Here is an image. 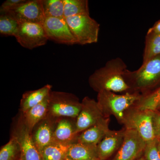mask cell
<instances>
[{
  "label": "cell",
  "mask_w": 160,
  "mask_h": 160,
  "mask_svg": "<svg viewBox=\"0 0 160 160\" xmlns=\"http://www.w3.org/2000/svg\"><path fill=\"white\" fill-rule=\"evenodd\" d=\"M69 118H58L53 133V142L71 144L76 142L78 134L76 131V121Z\"/></svg>",
  "instance_id": "cell-15"
},
{
  "label": "cell",
  "mask_w": 160,
  "mask_h": 160,
  "mask_svg": "<svg viewBox=\"0 0 160 160\" xmlns=\"http://www.w3.org/2000/svg\"><path fill=\"white\" fill-rule=\"evenodd\" d=\"M19 23L9 14L0 16V33L5 36L15 37L18 29Z\"/></svg>",
  "instance_id": "cell-23"
},
{
  "label": "cell",
  "mask_w": 160,
  "mask_h": 160,
  "mask_svg": "<svg viewBox=\"0 0 160 160\" xmlns=\"http://www.w3.org/2000/svg\"><path fill=\"white\" fill-rule=\"evenodd\" d=\"M127 68L126 63L121 58L112 59L105 66L97 69L90 76L89 86L98 93L102 91L129 92L130 88L124 77Z\"/></svg>",
  "instance_id": "cell-1"
},
{
  "label": "cell",
  "mask_w": 160,
  "mask_h": 160,
  "mask_svg": "<svg viewBox=\"0 0 160 160\" xmlns=\"http://www.w3.org/2000/svg\"><path fill=\"white\" fill-rule=\"evenodd\" d=\"M82 102L75 95L51 91L49 95L48 115L55 118L76 119L82 109Z\"/></svg>",
  "instance_id": "cell-5"
},
{
  "label": "cell",
  "mask_w": 160,
  "mask_h": 160,
  "mask_svg": "<svg viewBox=\"0 0 160 160\" xmlns=\"http://www.w3.org/2000/svg\"><path fill=\"white\" fill-rule=\"evenodd\" d=\"M26 0H6L1 5L0 7L1 14H6L15 9Z\"/></svg>",
  "instance_id": "cell-28"
},
{
  "label": "cell",
  "mask_w": 160,
  "mask_h": 160,
  "mask_svg": "<svg viewBox=\"0 0 160 160\" xmlns=\"http://www.w3.org/2000/svg\"><path fill=\"white\" fill-rule=\"evenodd\" d=\"M124 77L130 88L129 92L145 95L151 92L160 83V55L143 62L137 70L127 69Z\"/></svg>",
  "instance_id": "cell-2"
},
{
  "label": "cell",
  "mask_w": 160,
  "mask_h": 160,
  "mask_svg": "<svg viewBox=\"0 0 160 160\" xmlns=\"http://www.w3.org/2000/svg\"><path fill=\"white\" fill-rule=\"evenodd\" d=\"M66 19L77 44L86 45L97 42L100 24L89 14L79 15Z\"/></svg>",
  "instance_id": "cell-6"
},
{
  "label": "cell",
  "mask_w": 160,
  "mask_h": 160,
  "mask_svg": "<svg viewBox=\"0 0 160 160\" xmlns=\"http://www.w3.org/2000/svg\"><path fill=\"white\" fill-rule=\"evenodd\" d=\"M82 109L76 119L78 134L95 125L105 118L97 101L86 97L82 101Z\"/></svg>",
  "instance_id": "cell-12"
},
{
  "label": "cell",
  "mask_w": 160,
  "mask_h": 160,
  "mask_svg": "<svg viewBox=\"0 0 160 160\" xmlns=\"http://www.w3.org/2000/svg\"><path fill=\"white\" fill-rule=\"evenodd\" d=\"M137 160H146V159H145V158H144V157H143V156L142 155L141 157L139 158Z\"/></svg>",
  "instance_id": "cell-33"
},
{
  "label": "cell",
  "mask_w": 160,
  "mask_h": 160,
  "mask_svg": "<svg viewBox=\"0 0 160 160\" xmlns=\"http://www.w3.org/2000/svg\"><path fill=\"white\" fill-rule=\"evenodd\" d=\"M94 160H100L99 159H98V158H97V159H95Z\"/></svg>",
  "instance_id": "cell-35"
},
{
  "label": "cell",
  "mask_w": 160,
  "mask_h": 160,
  "mask_svg": "<svg viewBox=\"0 0 160 160\" xmlns=\"http://www.w3.org/2000/svg\"><path fill=\"white\" fill-rule=\"evenodd\" d=\"M67 158L73 160H94L98 158L97 145L75 142L69 146Z\"/></svg>",
  "instance_id": "cell-19"
},
{
  "label": "cell",
  "mask_w": 160,
  "mask_h": 160,
  "mask_svg": "<svg viewBox=\"0 0 160 160\" xmlns=\"http://www.w3.org/2000/svg\"><path fill=\"white\" fill-rule=\"evenodd\" d=\"M89 14L87 0H64V18Z\"/></svg>",
  "instance_id": "cell-21"
},
{
  "label": "cell",
  "mask_w": 160,
  "mask_h": 160,
  "mask_svg": "<svg viewBox=\"0 0 160 160\" xmlns=\"http://www.w3.org/2000/svg\"><path fill=\"white\" fill-rule=\"evenodd\" d=\"M52 87L51 85L47 84L40 89L25 92L20 102V110L22 113L44 101L51 92Z\"/></svg>",
  "instance_id": "cell-18"
},
{
  "label": "cell",
  "mask_w": 160,
  "mask_h": 160,
  "mask_svg": "<svg viewBox=\"0 0 160 160\" xmlns=\"http://www.w3.org/2000/svg\"><path fill=\"white\" fill-rule=\"evenodd\" d=\"M153 117V110L142 109L134 105L124 112L121 124L126 129L137 132L148 143L156 139Z\"/></svg>",
  "instance_id": "cell-4"
},
{
  "label": "cell",
  "mask_w": 160,
  "mask_h": 160,
  "mask_svg": "<svg viewBox=\"0 0 160 160\" xmlns=\"http://www.w3.org/2000/svg\"><path fill=\"white\" fill-rule=\"evenodd\" d=\"M126 129L119 130L109 129L102 140L97 145L98 158L101 160H107L117 152L122 146Z\"/></svg>",
  "instance_id": "cell-13"
},
{
  "label": "cell",
  "mask_w": 160,
  "mask_h": 160,
  "mask_svg": "<svg viewBox=\"0 0 160 160\" xmlns=\"http://www.w3.org/2000/svg\"><path fill=\"white\" fill-rule=\"evenodd\" d=\"M110 118L105 117L78 135L76 142L98 145L109 131Z\"/></svg>",
  "instance_id": "cell-16"
},
{
  "label": "cell",
  "mask_w": 160,
  "mask_h": 160,
  "mask_svg": "<svg viewBox=\"0 0 160 160\" xmlns=\"http://www.w3.org/2000/svg\"><path fill=\"white\" fill-rule=\"evenodd\" d=\"M65 160H73L70 159L68 158H66V159Z\"/></svg>",
  "instance_id": "cell-34"
},
{
  "label": "cell",
  "mask_w": 160,
  "mask_h": 160,
  "mask_svg": "<svg viewBox=\"0 0 160 160\" xmlns=\"http://www.w3.org/2000/svg\"><path fill=\"white\" fill-rule=\"evenodd\" d=\"M142 96L136 92L118 94L112 92L102 91L98 92L97 102L105 117L113 116L121 124L124 112L135 105Z\"/></svg>",
  "instance_id": "cell-3"
},
{
  "label": "cell",
  "mask_w": 160,
  "mask_h": 160,
  "mask_svg": "<svg viewBox=\"0 0 160 160\" xmlns=\"http://www.w3.org/2000/svg\"><path fill=\"white\" fill-rule=\"evenodd\" d=\"M6 14L13 17L19 23L30 22L43 25L46 18L43 10V0H26Z\"/></svg>",
  "instance_id": "cell-11"
},
{
  "label": "cell",
  "mask_w": 160,
  "mask_h": 160,
  "mask_svg": "<svg viewBox=\"0 0 160 160\" xmlns=\"http://www.w3.org/2000/svg\"><path fill=\"white\" fill-rule=\"evenodd\" d=\"M43 26L48 40L66 45L77 44L65 18H46Z\"/></svg>",
  "instance_id": "cell-10"
},
{
  "label": "cell",
  "mask_w": 160,
  "mask_h": 160,
  "mask_svg": "<svg viewBox=\"0 0 160 160\" xmlns=\"http://www.w3.org/2000/svg\"><path fill=\"white\" fill-rule=\"evenodd\" d=\"M15 38L21 46L29 49L44 46L48 41L43 25L33 23H19Z\"/></svg>",
  "instance_id": "cell-8"
},
{
  "label": "cell",
  "mask_w": 160,
  "mask_h": 160,
  "mask_svg": "<svg viewBox=\"0 0 160 160\" xmlns=\"http://www.w3.org/2000/svg\"><path fill=\"white\" fill-rule=\"evenodd\" d=\"M155 110H158V111H160V101H159V102L158 103L157 106Z\"/></svg>",
  "instance_id": "cell-31"
},
{
  "label": "cell",
  "mask_w": 160,
  "mask_h": 160,
  "mask_svg": "<svg viewBox=\"0 0 160 160\" xmlns=\"http://www.w3.org/2000/svg\"><path fill=\"white\" fill-rule=\"evenodd\" d=\"M12 136L17 140L20 147V160H42V154L32 139V133L22 116L13 128Z\"/></svg>",
  "instance_id": "cell-7"
},
{
  "label": "cell",
  "mask_w": 160,
  "mask_h": 160,
  "mask_svg": "<svg viewBox=\"0 0 160 160\" xmlns=\"http://www.w3.org/2000/svg\"><path fill=\"white\" fill-rule=\"evenodd\" d=\"M57 119L48 115L32 132V139L41 153L46 146L53 142V133Z\"/></svg>",
  "instance_id": "cell-14"
},
{
  "label": "cell",
  "mask_w": 160,
  "mask_h": 160,
  "mask_svg": "<svg viewBox=\"0 0 160 160\" xmlns=\"http://www.w3.org/2000/svg\"><path fill=\"white\" fill-rule=\"evenodd\" d=\"M70 144L52 142L41 152L42 160H65Z\"/></svg>",
  "instance_id": "cell-20"
},
{
  "label": "cell",
  "mask_w": 160,
  "mask_h": 160,
  "mask_svg": "<svg viewBox=\"0 0 160 160\" xmlns=\"http://www.w3.org/2000/svg\"><path fill=\"white\" fill-rule=\"evenodd\" d=\"M143 156L146 160H160V153L157 139L146 143Z\"/></svg>",
  "instance_id": "cell-27"
},
{
  "label": "cell",
  "mask_w": 160,
  "mask_h": 160,
  "mask_svg": "<svg viewBox=\"0 0 160 160\" xmlns=\"http://www.w3.org/2000/svg\"><path fill=\"white\" fill-rule=\"evenodd\" d=\"M160 101V86L150 93L143 95L136 106L143 109L155 110Z\"/></svg>",
  "instance_id": "cell-26"
},
{
  "label": "cell",
  "mask_w": 160,
  "mask_h": 160,
  "mask_svg": "<svg viewBox=\"0 0 160 160\" xmlns=\"http://www.w3.org/2000/svg\"><path fill=\"white\" fill-rule=\"evenodd\" d=\"M146 143L137 132L126 129L122 146L112 160H137L143 155Z\"/></svg>",
  "instance_id": "cell-9"
},
{
  "label": "cell",
  "mask_w": 160,
  "mask_h": 160,
  "mask_svg": "<svg viewBox=\"0 0 160 160\" xmlns=\"http://www.w3.org/2000/svg\"><path fill=\"white\" fill-rule=\"evenodd\" d=\"M153 126L157 139H160V111L153 110Z\"/></svg>",
  "instance_id": "cell-29"
},
{
  "label": "cell",
  "mask_w": 160,
  "mask_h": 160,
  "mask_svg": "<svg viewBox=\"0 0 160 160\" xmlns=\"http://www.w3.org/2000/svg\"><path fill=\"white\" fill-rule=\"evenodd\" d=\"M157 140L158 148L159 151L160 153V139Z\"/></svg>",
  "instance_id": "cell-32"
},
{
  "label": "cell",
  "mask_w": 160,
  "mask_h": 160,
  "mask_svg": "<svg viewBox=\"0 0 160 160\" xmlns=\"http://www.w3.org/2000/svg\"><path fill=\"white\" fill-rule=\"evenodd\" d=\"M49 95L42 102L22 113L25 124L31 133L35 127L48 115Z\"/></svg>",
  "instance_id": "cell-17"
},
{
  "label": "cell",
  "mask_w": 160,
  "mask_h": 160,
  "mask_svg": "<svg viewBox=\"0 0 160 160\" xmlns=\"http://www.w3.org/2000/svg\"><path fill=\"white\" fill-rule=\"evenodd\" d=\"M147 34L154 33V34H160V19L157 21L152 27L149 28Z\"/></svg>",
  "instance_id": "cell-30"
},
{
  "label": "cell",
  "mask_w": 160,
  "mask_h": 160,
  "mask_svg": "<svg viewBox=\"0 0 160 160\" xmlns=\"http://www.w3.org/2000/svg\"><path fill=\"white\" fill-rule=\"evenodd\" d=\"M43 6L46 18H64V0H43Z\"/></svg>",
  "instance_id": "cell-24"
},
{
  "label": "cell",
  "mask_w": 160,
  "mask_h": 160,
  "mask_svg": "<svg viewBox=\"0 0 160 160\" xmlns=\"http://www.w3.org/2000/svg\"><path fill=\"white\" fill-rule=\"evenodd\" d=\"M20 152L19 144L12 136L9 142L1 148L0 160H15Z\"/></svg>",
  "instance_id": "cell-25"
},
{
  "label": "cell",
  "mask_w": 160,
  "mask_h": 160,
  "mask_svg": "<svg viewBox=\"0 0 160 160\" xmlns=\"http://www.w3.org/2000/svg\"><path fill=\"white\" fill-rule=\"evenodd\" d=\"M160 55V34H146L143 62Z\"/></svg>",
  "instance_id": "cell-22"
},
{
  "label": "cell",
  "mask_w": 160,
  "mask_h": 160,
  "mask_svg": "<svg viewBox=\"0 0 160 160\" xmlns=\"http://www.w3.org/2000/svg\"><path fill=\"white\" fill-rule=\"evenodd\" d=\"M19 160H20V159H19Z\"/></svg>",
  "instance_id": "cell-36"
}]
</instances>
